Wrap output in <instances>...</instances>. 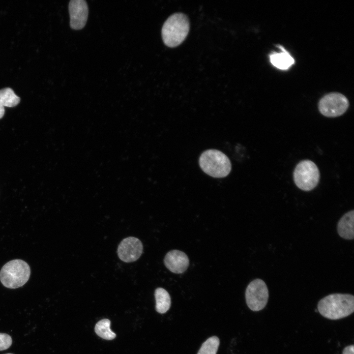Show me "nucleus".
<instances>
[{
  "instance_id": "f257e3e1",
  "label": "nucleus",
  "mask_w": 354,
  "mask_h": 354,
  "mask_svg": "<svg viewBox=\"0 0 354 354\" xmlns=\"http://www.w3.org/2000/svg\"><path fill=\"white\" fill-rule=\"evenodd\" d=\"M318 310L323 317L338 320L352 314L354 311V296L348 294H332L321 299Z\"/></svg>"
},
{
  "instance_id": "f03ea898",
  "label": "nucleus",
  "mask_w": 354,
  "mask_h": 354,
  "mask_svg": "<svg viewBox=\"0 0 354 354\" xmlns=\"http://www.w3.org/2000/svg\"><path fill=\"white\" fill-rule=\"evenodd\" d=\"M189 30V22L187 16L181 13H175L167 19L162 27L163 41L168 47L177 46L185 39Z\"/></svg>"
},
{
  "instance_id": "7ed1b4c3",
  "label": "nucleus",
  "mask_w": 354,
  "mask_h": 354,
  "mask_svg": "<svg viewBox=\"0 0 354 354\" xmlns=\"http://www.w3.org/2000/svg\"><path fill=\"white\" fill-rule=\"evenodd\" d=\"M30 275V268L28 263L22 260L15 259L2 266L0 271V280L4 287L16 289L25 285Z\"/></svg>"
},
{
  "instance_id": "20e7f679",
  "label": "nucleus",
  "mask_w": 354,
  "mask_h": 354,
  "mask_svg": "<svg viewBox=\"0 0 354 354\" xmlns=\"http://www.w3.org/2000/svg\"><path fill=\"white\" fill-rule=\"evenodd\" d=\"M199 164L202 170L214 177H223L231 170V163L228 157L216 149L205 151L199 158Z\"/></svg>"
},
{
  "instance_id": "39448f33",
  "label": "nucleus",
  "mask_w": 354,
  "mask_h": 354,
  "mask_svg": "<svg viewBox=\"0 0 354 354\" xmlns=\"http://www.w3.org/2000/svg\"><path fill=\"white\" fill-rule=\"evenodd\" d=\"M320 171L312 161L304 160L296 166L293 173L294 182L300 189L309 191L314 189L320 180Z\"/></svg>"
},
{
  "instance_id": "423d86ee",
  "label": "nucleus",
  "mask_w": 354,
  "mask_h": 354,
  "mask_svg": "<svg viewBox=\"0 0 354 354\" xmlns=\"http://www.w3.org/2000/svg\"><path fill=\"white\" fill-rule=\"evenodd\" d=\"M349 107L347 98L339 92H331L324 95L319 101L318 108L323 116L335 118L344 114Z\"/></svg>"
},
{
  "instance_id": "0eeeda50",
  "label": "nucleus",
  "mask_w": 354,
  "mask_h": 354,
  "mask_svg": "<svg viewBox=\"0 0 354 354\" xmlns=\"http://www.w3.org/2000/svg\"><path fill=\"white\" fill-rule=\"evenodd\" d=\"M247 305L253 311H259L266 306L268 299V290L265 282L261 279L252 281L245 290Z\"/></svg>"
},
{
  "instance_id": "6e6552de",
  "label": "nucleus",
  "mask_w": 354,
  "mask_h": 354,
  "mask_svg": "<svg viewBox=\"0 0 354 354\" xmlns=\"http://www.w3.org/2000/svg\"><path fill=\"white\" fill-rule=\"evenodd\" d=\"M143 246L138 238L130 236L120 242L118 248V255L123 262L130 263L137 260L143 253Z\"/></svg>"
},
{
  "instance_id": "1a4fd4ad",
  "label": "nucleus",
  "mask_w": 354,
  "mask_h": 354,
  "mask_svg": "<svg viewBox=\"0 0 354 354\" xmlns=\"http://www.w3.org/2000/svg\"><path fill=\"white\" fill-rule=\"evenodd\" d=\"M70 14V26L74 30L84 27L87 21L88 9L84 0H71L68 6Z\"/></svg>"
},
{
  "instance_id": "9d476101",
  "label": "nucleus",
  "mask_w": 354,
  "mask_h": 354,
  "mask_svg": "<svg viewBox=\"0 0 354 354\" xmlns=\"http://www.w3.org/2000/svg\"><path fill=\"white\" fill-rule=\"evenodd\" d=\"M164 265L172 272L180 274L187 269L189 260L187 255L178 250L169 251L164 259Z\"/></svg>"
},
{
  "instance_id": "9b49d317",
  "label": "nucleus",
  "mask_w": 354,
  "mask_h": 354,
  "mask_svg": "<svg viewBox=\"0 0 354 354\" xmlns=\"http://www.w3.org/2000/svg\"><path fill=\"white\" fill-rule=\"evenodd\" d=\"M354 210L346 213L339 220L337 224L339 235L346 239H353L354 237Z\"/></svg>"
},
{
  "instance_id": "f8f14e48",
  "label": "nucleus",
  "mask_w": 354,
  "mask_h": 354,
  "mask_svg": "<svg viewBox=\"0 0 354 354\" xmlns=\"http://www.w3.org/2000/svg\"><path fill=\"white\" fill-rule=\"evenodd\" d=\"M278 47L281 49V52L271 54L269 56L270 61L275 67L281 70H287L295 63V59L281 45H278Z\"/></svg>"
},
{
  "instance_id": "ddd939ff",
  "label": "nucleus",
  "mask_w": 354,
  "mask_h": 354,
  "mask_svg": "<svg viewBox=\"0 0 354 354\" xmlns=\"http://www.w3.org/2000/svg\"><path fill=\"white\" fill-rule=\"evenodd\" d=\"M154 297L156 311L160 314L167 312L171 304V297L168 292L162 288H158L155 290Z\"/></svg>"
},
{
  "instance_id": "4468645a",
  "label": "nucleus",
  "mask_w": 354,
  "mask_h": 354,
  "mask_svg": "<svg viewBox=\"0 0 354 354\" xmlns=\"http://www.w3.org/2000/svg\"><path fill=\"white\" fill-rule=\"evenodd\" d=\"M111 321L108 319H103L95 324L94 330L100 337L108 340L114 339L116 334L110 328Z\"/></svg>"
},
{
  "instance_id": "2eb2a0df",
  "label": "nucleus",
  "mask_w": 354,
  "mask_h": 354,
  "mask_svg": "<svg viewBox=\"0 0 354 354\" xmlns=\"http://www.w3.org/2000/svg\"><path fill=\"white\" fill-rule=\"evenodd\" d=\"M20 101V98L11 88H5L0 90V103L4 107H15Z\"/></svg>"
},
{
  "instance_id": "dca6fc26",
  "label": "nucleus",
  "mask_w": 354,
  "mask_h": 354,
  "mask_svg": "<svg viewBox=\"0 0 354 354\" xmlns=\"http://www.w3.org/2000/svg\"><path fill=\"white\" fill-rule=\"evenodd\" d=\"M219 344L218 337H210L202 344L197 354H216Z\"/></svg>"
},
{
  "instance_id": "f3484780",
  "label": "nucleus",
  "mask_w": 354,
  "mask_h": 354,
  "mask_svg": "<svg viewBox=\"0 0 354 354\" xmlns=\"http://www.w3.org/2000/svg\"><path fill=\"white\" fill-rule=\"evenodd\" d=\"M12 343L11 336L6 333H0V351L9 348Z\"/></svg>"
},
{
  "instance_id": "a211bd4d",
  "label": "nucleus",
  "mask_w": 354,
  "mask_h": 354,
  "mask_svg": "<svg viewBox=\"0 0 354 354\" xmlns=\"http://www.w3.org/2000/svg\"><path fill=\"white\" fill-rule=\"evenodd\" d=\"M354 346L351 345L346 347L343 351L342 354H354Z\"/></svg>"
},
{
  "instance_id": "6ab92c4d",
  "label": "nucleus",
  "mask_w": 354,
  "mask_h": 354,
  "mask_svg": "<svg viewBox=\"0 0 354 354\" xmlns=\"http://www.w3.org/2000/svg\"><path fill=\"white\" fill-rule=\"evenodd\" d=\"M5 109L4 106L0 103V119L4 116Z\"/></svg>"
},
{
  "instance_id": "aec40b11",
  "label": "nucleus",
  "mask_w": 354,
  "mask_h": 354,
  "mask_svg": "<svg viewBox=\"0 0 354 354\" xmlns=\"http://www.w3.org/2000/svg\"><path fill=\"white\" fill-rule=\"evenodd\" d=\"M10 354V353H9V354Z\"/></svg>"
}]
</instances>
